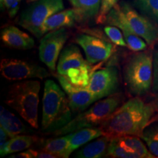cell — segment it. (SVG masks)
<instances>
[{
  "instance_id": "6da1fadb",
  "label": "cell",
  "mask_w": 158,
  "mask_h": 158,
  "mask_svg": "<svg viewBox=\"0 0 158 158\" xmlns=\"http://www.w3.org/2000/svg\"><path fill=\"white\" fill-rule=\"evenodd\" d=\"M156 106L140 98L130 99L117 108L100 126L103 135L110 138L122 135L141 137L143 130L152 122Z\"/></svg>"
},
{
  "instance_id": "7a4b0ae2",
  "label": "cell",
  "mask_w": 158,
  "mask_h": 158,
  "mask_svg": "<svg viewBox=\"0 0 158 158\" xmlns=\"http://www.w3.org/2000/svg\"><path fill=\"white\" fill-rule=\"evenodd\" d=\"M73 110L64 90L53 80L45 81L43 97L42 130L54 133L71 121Z\"/></svg>"
},
{
  "instance_id": "3957f363",
  "label": "cell",
  "mask_w": 158,
  "mask_h": 158,
  "mask_svg": "<svg viewBox=\"0 0 158 158\" xmlns=\"http://www.w3.org/2000/svg\"><path fill=\"white\" fill-rule=\"evenodd\" d=\"M40 83L29 80L12 84L5 102L14 109L31 127L38 128V104Z\"/></svg>"
},
{
  "instance_id": "277c9868",
  "label": "cell",
  "mask_w": 158,
  "mask_h": 158,
  "mask_svg": "<svg viewBox=\"0 0 158 158\" xmlns=\"http://www.w3.org/2000/svg\"><path fill=\"white\" fill-rule=\"evenodd\" d=\"M105 23L114 27L124 26L151 47L158 43V26L124 2L117 4L109 12Z\"/></svg>"
},
{
  "instance_id": "5b68a950",
  "label": "cell",
  "mask_w": 158,
  "mask_h": 158,
  "mask_svg": "<svg viewBox=\"0 0 158 158\" xmlns=\"http://www.w3.org/2000/svg\"><path fill=\"white\" fill-rule=\"evenodd\" d=\"M122 101L123 94L120 92H116L103 100H99L92 107L72 118L66 125L56 130L54 134L56 136L64 135L82 128L100 126L121 106Z\"/></svg>"
},
{
  "instance_id": "8992f818",
  "label": "cell",
  "mask_w": 158,
  "mask_h": 158,
  "mask_svg": "<svg viewBox=\"0 0 158 158\" xmlns=\"http://www.w3.org/2000/svg\"><path fill=\"white\" fill-rule=\"evenodd\" d=\"M123 78L131 94L141 96L152 87V51H142L131 55L124 67Z\"/></svg>"
},
{
  "instance_id": "52a82bcc",
  "label": "cell",
  "mask_w": 158,
  "mask_h": 158,
  "mask_svg": "<svg viewBox=\"0 0 158 158\" xmlns=\"http://www.w3.org/2000/svg\"><path fill=\"white\" fill-rule=\"evenodd\" d=\"M56 70L58 74L66 77L71 84L82 87H87L92 73L91 64L85 60L80 49L73 44L63 49Z\"/></svg>"
},
{
  "instance_id": "ba28073f",
  "label": "cell",
  "mask_w": 158,
  "mask_h": 158,
  "mask_svg": "<svg viewBox=\"0 0 158 158\" xmlns=\"http://www.w3.org/2000/svg\"><path fill=\"white\" fill-rule=\"evenodd\" d=\"M64 8L63 0H35L23 10L19 19V24L37 38L42 37L41 29L45 21Z\"/></svg>"
},
{
  "instance_id": "9c48e42d",
  "label": "cell",
  "mask_w": 158,
  "mask_h": 158,
  "mask_svg": "<svg viewBox=\"0 0 158 158\" xmlns=\"http://www.w3.org/2000/svg\"><path fill=\"white\" fill-rule=\"evenodd\" d=\"M143 140L135 135L116 136L110 139L107 157L115 158L155 157L144 145Z\"/></svg>"
},
{
  "instance_id": "30bf717a",
  "label": "cell",
  "mask_w": 158,
  "mask_h": 158,
  "mask_svg": "<svg viewBox=\"0 0 158 158\" xmlns=\"http://www.w3.org/2000/svg\"><path fill=\"white\" fill-rule=\"evenodd\" d=\"M2 76L8 81L44 79L50 76L46 69L39 65L16 59H3L0 63Z\"/></svg>"
},
{
  "instance_id": "8fae6325",
  "label": "cell",
  "mask_w": 158,
  "mask_h": 158,
  "mask_svg": "<svg viewBox=\"0 0 158 158\" xmlns=\"http://www.w3.org/2000/svg\"><path fill=\"white\" fill-rule=\"evenodd\" d=\"M68 37V31L62 28L49 31L41 39L38 49L40 59L50 70H56L58 58Z\"/></svg>"
},
{
  "instance_id": "7c38bea8",
  "label": "cell",
  "mask_w": 158,
  "mask_h": 158,
  "mask_svg": "<svg viewBox=\"0 0 158 158\" xmlns=\"http://www.w3.org/2000/svg\"><path fill=\"white\" fill-rule=\"evenodd\" d=\"M118 82L117 69L110 67L92 72L87 89L99 100L116 93Z\"/></svg>"
},
{
  "instance_id": "4fadbf2b",
  "label": "cell",
  "mask_w": 158,
  "mask_h": 158,
  "mask_svg": "<svg viewBox=\"0 0 158 158\" xmlns=\"http://www.w3.org/2000/svg\"><path fill=\"white\" fill-rule=\"evenodd\" d=\"M76 42L84 50L86 59L91 64L102 62L109 58L113 45L106 40L86 34L78 35Z\"/></svg>"
},
{
  "instance_id": "5bb4252c",
  "label": "cell",
  "mask_w": 158,
  "mask_h": 158,
  "mask_svg": "<svg viewBox=\"0 0 158 158\" xmlns=\"http://www.w3.org/2000/svg\"><path fill=\"white\" fill-rule=\"evenodd\" d=\"M57 78L68 96L73 113L84 111L89 106L98 100L87 87H82L71 84L66 77L62 75H57Z\"/></svg>"
},
{
  "instance_id": "9a60e30c",
  "label": "cell",
  "mask_w": 158,
  "mask_h": 158,
  "mask_svg": "<svg viewBox=\"0 0 158 158\" xmlns=\"http://www.w3.org/2000/svg\"><path fill=\"white\" fill-rule=\"evenodd\" d=\"M1 40L5 46L18 50H29L35 46V40L30 35L13 26L2 30Z\"/></svg>"
},
{
  "instance_id": "2e32d148",
  "label": "cell",
  "mask_w": 158,
  "mask_h": 158,
  "mask_svg": "<svg viewBox=\"0 0 158 158\" xmlns=\"http://www.w3.org/2000/svg\"><path fill=\"white\" fill-rule=\"evenodd\" d=\"M76 21H78V15L74 9L63 10L52 15L45 21L41 29V34L43 36L51 31L73 27Z\"/></svg>"
},
{
  "instance_id": "e0dca14e",
  "label": "cell",
  "mask_w": 158,
  "mask_h": 158,
  "mask_svg": "<svg viewBox=\"0 0 158 158\" xmlns=\"http://www.w3.org/2000/svg\"><path fill=\"white\" fill-rule=\"evenodd\" d=\"M41 150L56 156L57 158H68L72 153L70 148V134L60 137L40 140L39 141Z\"/></svg>"
},
{
  "instance_id": "ac0fdd59",
  "label": "cell",
  "mask_w": 158,
  "mask_h": 158,
  "mask_svg": "<svg viewBox=\"0 0 158 158\" xmlns=\"http://www.w3.org/2000/svg\"><path fill=\"white\" fill-rule=\"evenodd\" d=\"M110 137L102 135L96 138L94 141L78 151L76 154V157L78 158H100L107 156L108 146L110 141Z\"/></svg>"
},
{
  "instance_id": "d6986e66",
  "label": "cell",
  "mask_w": 158,
  "mask_h": 158,
  "mask_svg": "<svg viewBox=\"0 0 158 158\" xmlns=\"http://www.w3.org/2000/svg\"><path fill=\"white\" fill-rule=\"evenodd\" d=\"M0 124L10 138L18 135L29 133L25 124L16 116L3 106H1L0 109Z\"/></svg>"
},
{
  "instance_id": "ffe728a7",
  "label": "cell",
  "mask_w": 158,
  "mask_h": 158,
  "mask_svg": "<svg viewBox=\"0 0 158 158\" xmlns=\"http://www.w3.org/2000/svg\"><path fill=\"white\" fill-rule=\"evenodd\" d=\"M37 141L38 140L35 136L18 135L10 138L9 141L2 147L0 148V155L2 157H5L7 155L24 151L37 142Z\"/></svg>"
},
{
  "instance_id": "44dd1931",
  "label": "cell",
  "mask_w": 158,
  "mask_h": 158,
  "mask_svg": "<svg viewBox=\"0 0 158 158\" xmlns=\"http://www.w3.org/2000/svg\"><path fill=\"white\" fill-rule=\"evenodd\" d=\"M70 134V148L73 152L92 140L103 135L100 127L82 128Z\"/></svg>"
},
{
  "instance_id": "7402d4cb",
  "label": "cell",
  "mask_w": 158,
  "mask_h": 158,
  "mask_svg": "<svg viewBox=\"0 0 158 158\" xmlns=\"http://www.w3.org/2000/svg\"><path fill=\"white\" fill-rule=\"evenodd\" d=\"M76 10L79 21H87L97 17L100 9L101 0H68Z\"/></svg>"
},
{
  "instance_id": "603a6c76",
  "label": "cell",
  "mask_w": 158,
  "mask_h": 158,
  "mask_svg": "<svg viewBox=\"0 0 158 158\" xmlns=\"http://www.w3.org/2000/svg\"><path fill=\"white\" fill-rule=\"evenodd\" d=\"M155 157H158V121L152 122L143 130L141 137Z\"/></svg>"
},
{
  "instance_id": "cb8c5ba5",
  "label": "cell",
  "mask_w": 158,
  "mask_h": 158,
  "mask_svg": "<svg viewBox=\"0 0 158 158\" xmlns=\"http://www.w3.org/2000/svg\"><path fill=\"white\" fill-rule=\"evenodd\" d=\"M116 27L122 30L127 47L130 51H134V52H139V51H145V49H147V43L143 38L130 31L124 26L120 25Z\"/></svg>"
},
{
  "instance_id": "d4e9b609",
  "label": "cell",
  "mask_w": 158,
  "mask_h": 158,
  "mask_svg": "<svg viewBox=\"0 0 158 158\" xmlns=\"http://www.w3.org/2000/svg\"><path fill=\"white\" fill-rule=\"evenodd\" d=\"M135 5L142 12L158 21V0H137Z\"/></svg>"
},
{
  "instance_id": "484cf974",
  "label": "cell",
  "mask_w": 158,
  "mask_h": 158,
  "mask_svg": "<svg viewBox=\"0 0 158 158\" xmlns=\"http://www.w3.org/2000/svg\"><path fill=\"white\" fill-rule=\"evenodd\" d=\"M104 32L114 44L118 46L127 47L122 31L119 28L114 26L108 25L104 27Z\"/></svg>"
},
{
  "instance_id": "4316f807",
  "label": "cell",
  "mask_w": 158,
  "mask_h": 158,
  "mask_svg": "<svg viewBox=\"0 0 158 158\" xmlns=\"http://www.w3.org/2000/svg\"><path fill=\"white\" fill-rule=\"evenodd\" d=\"M118 1L119 0H101L100 11L96 17L97 23H104L107 15L117 5Z\"/></svg>"
},
{
  "instance_id": "83f0119b",
  "label": "cell",
  "mask_w": 158,
  "mask_h": 158,
  "mask_svg": "<svg viewBox=\"0 0 158 158\" xmlns=\"http://www.w3.org/2000/svg\"><path fill=\"white\" fill-rule=\"evenodd\" d=\"M153 54V82L152 89L158 92V43L154 46Z\"/></svg>"
},
{
  "instance_id": "f1b7e54d",
  "label": "cell",
  "mask_w": 158,
  "mask_h": 158,
  "mask_svg": "<svg viewBox=\"0 0 158 158\" xmlns=\"http://www.w3.org/2000/svg\"><path fill=\"white\" fill-rule=\"evenodd\" d=\"M21 0H1L2 6L6 9L10 18L15 16L20 8Z\"/></svg>"
},
{
  "instance_id": "f546056e",
  "label": "cell",
  "mask_w": 158,
  "mask_h": 158,
  "mask_svg": "<svg viewBox=\"0 0 158 158\" xmlns=\"http://www.w3.org/2000/svg\"><path fill=\"white\" fill-rule=\"evenodd\" d=\"M10 138V137L8 135L7 132L2 127H0V148L2 147L9 141Z\"/></svg>"
},
{
  "instance_id": "4dcf8cb0",
  "label": "cell",
  "mask_w": 158,
  "mask_h": 158,
  "mask_svg": "<svg viewBox=\"0 0 158 158\" xmlns=\"http://www.w3.org/2000/svg\"><path fill=\"white\" fill-rule=\"evenodd\" d=\"M155 106H156V108H158V94H157V100H156V103H155Z\"/></svg>"
},
{
  "instance_id": "1f68e13d",
  "label": "cell",
  "mask_w": 158,
  "mask_h": 158,
  "mask_svg": "<svg viewBox=\"0 0 158 158\" xmlns=\"http://www.w3.org/2000/svg\"><path fill=\"white\" fill-rule=\"evenodd\" d=\"M34 1H35V0H34Z\"/></svg>"
}]
</instances>
